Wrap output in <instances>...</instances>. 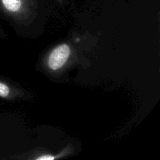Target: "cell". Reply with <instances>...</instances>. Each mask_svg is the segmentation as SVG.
I'll use <instances>...</instances> for the list:
<instances>
[{"mask_svg":"<svg viewBox=\"0 0 160 160\" xmlns=\"http://www.w3.org/2000/svg\"><path fill=\"white\" fill-rule=\"evenodd\" d=\"M69 55L70 48L67 44H63L57 46L49 56V67L52 70L61 68L66 63Z\"/></svg>","mask_w":160,"mask_h":160,"instance_id":"1","label":"cell"},{"mask_svg":"<svg viewBox=\"0 0 160 160\" xmlns=\"http://www.w3.org/2000/svg\"><path fill=\"white\" fill-rule=\"evenodd\" d=\"M17 88L10 80L0 74V99L12 101L17 96Z\"/></svg>","mask_w":160,"mask_h":160,"instance_id":"2","label":"cell"},{"mask_svg":"<svg viewBox=\"0 0 160 160\" xmlns=\"http://www.w3.org/2000/svg\"><path fill=\"white\" fill-rule=\"evenodd\" d=\"M0 4L4 12L15 14L21 10L22 1L21 0H0Z\"/></svg>","mask_w":160,"mask_h":160,"instance_id":"3","label":"cell"},{"mask_svg":"<svg viewBox=\"0 0 160 160\" xmlns=\"http://www.w3.org/2000/svg\"><path fill=\"white\" fill-rule=\"evenodd\" d=\"M54 159V156H52V155H48V154L43 155L42 156H40L36 158V159H38V160H52Z\"/></svg>","mask_w":160,"mask_h":160,"instance_id":"4","label":"cell"},{"mask_svg":"<svg viewBox=\"0 0 160 160\" xmlns=\"http://www.w3.org/2000/svg\"><path fill=\"white\" fill-rule=\"evenodd\" d=\"M4 36L3 34H1V33H0V38H4Z\"/></svg>","mask_w":160,"mask_h":160,"instance_id":"5","label":"cell"}]
</instances>
